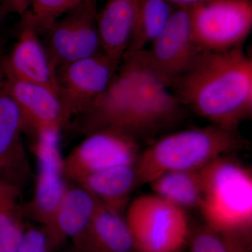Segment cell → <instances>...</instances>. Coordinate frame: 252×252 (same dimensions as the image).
<instances>
[{
	"label": "cell",
	"mask_w": 252,
	"mask_h": 252,
	"mask_svg": "<svg viewBox=\"0 0 252 252\" xmlns=\"http://www.w3.org/2000/svg\"><path fill=\"white\" fill-rule=\"evenodd\" d=\"M107 90L88 109L97 128L136 137L166 128L182 117V105L170 87L135 53L123 58ZM136 139V138H135Z\"/></svg>",
	"instance_id": "6da1fadb"
},
{
	"label": "cell",
	"mask_w": 252,
	"mask_h": 252,
	"mask_svg": "<svg viewBox=\"0 0 252 252\" xmlns=\"http://www.w3.org/2000/svg\"><path fill=\"white\" fill-rule=\"evenodd\" d=\"M170 89L182 105L199 117L230 130L252 117V59L243 46L203 51Z\"/></svg>",
	"instance_id": "7a4b0ae2"
},
{
	"label": "cell",
	"mask_w": 252,
	"mask_h": 252,
	"mask_svg": "<svg viewBox=\"0 0 252 252\" xmlns=\"http://www.w3.org/2000/svg\"><path fill=\"white\" fill-rule=\"evenodd\" d=\"M245 146L238 130L212 124L171 132L140 153L135 165L138 185H149L168 172L201 170Z\"/></svg>",
	"instance_id": "3957f363"
},
{
	"label": "cell",
	"mask_w": 252,
	"mask_h": 252,
	"mask_svg": "<svg viewBox=\"0 0 252 252\" xmlns=\"http://www.w3.org/2000/svg\"><path fill=\"white\" fill-rule=\"evenodd\" d=\"M229 157L203 168V193L198 210L210 228L251 239L252 170Z\"/></svg>",
	"instance_id": "277c9868"
},
{
	"label": "cell",
	"mask_w": 252,
	"mask_h": 252,
	"mask_svg": "<svg viewBox=\"0 0 252 252\" xmlns=\"http://www.w3.org/2000/svg\"><path fill=\"white\" fill-rule=\"evenodd\" d=\"M126 213L136 252H180L189 243L185 210L155 194L134 199Z\"/></svg>",
	"instance_id": "5b68a950"
},
{
	"label": "cell",
	"mask_w": 252,
	"mask_h": 252,
	"mask_svg": "<svg viewBox=\"0 0 252 252\" xmlns=\"http://www.w3.org/2000/svg\"><path fill=\"white\" fill-rule=\"evenodd\" d=\"M189 10L194 39L203 51L243 46L251 33L252 0H212Z\"/></svg>",
	"instance_id": "8992f818"
},
{
	"label": "cell",
	"mask_w": 252,
	"mask_h": 252,
	"mask_svg": "<svg viewBox=\"0 0 252 252\" xmlns=\"http://www.w3.org/2000/svg\"><path fill=\"white\" fill-rule=\"evenodd\" d=\"M203 51L194 39L189 9L176 8L149 49L131 53L137 54L170 89Z\"/></svg>",
	"instance_id": "52a82bcc"
},
{
	"label": "cell",
	"mask_w": 252,
	"mask_h": 252,
	"mask_svg": "<svg viewBox=\"0 0 252 252\" xmlns=\"http://www.w3.org/2000/svg\"><path fill=\"white\" fill-rule=\"evenodd\" d=\"M97 0H84L59 18L46 32V48L57 70L64 64L103 53Z\"/></svg>",
	"instance_id": "ba28073f"
},
{
	"label": "cell",
	"mask_w": 252,
	"mask_h": 252,
	"mask_svg": "<svg viewBox=\"0 0 252 252\" xmlns=\"http://www.w3.org/2000/svg\"><path fill=\"white\" fill-rule=\"evenodd\" d=\"M59 130L35 132L34 151L37 162L34 195L24 215L31 217L41 227L47 226L68 187L64 181V160L60 151Z\"/></svg>",
	"instance_id": "9c48e42d"
},
{
	"label": "cell",
	"mask_w": 252,
	"mask_h": 252,
	"mask_svg": "<svg viewBox=\"0 0 252 252\" xmlns=\"http://www.w3.org/2000/svg\"><path fill=\"white\" fill-rule=\"evenodd\" d=\"M140 153L135 137L112 129L94 130L64 160V173L79 183L86 176L135 165Z\"/></svg>",
	"instance_id": "30bf717a"
},
{
	"label": "cell",
	"mask_w": 252,
	"mask_h": 252,
	"mask_svg": "<svg viewBox=\"0 0 252 252\" xmlns=\"http://www.w3.org/2000/svg\"><path fill=\"white\" fill-rule=\"evenodd\" d=\"M119 66L100 53L58 68L59 97L66 120L76 113L88 110L107 90Z\"/></svg>",
	"instance_id": "8fae6325"
},
{
	"label": "cell",
	"mask_w": 252,
	"mask_h": 252,
	"mask_svg": "<svg viewBox=\"0 0 252 252\" xmlns=\"http://www.w3.org/2000/svg\"><path fill=\"white\" fill-rule=\"evenodd\" d=\"M39 33L28 11L22 16L17 42L9 56L1 61L0 68L3 72L21 80L45 86L59 96L57 70L41 44Z\"/></svg>",
	"instance_id": "7c38bea8"
},
{
	"label": "cell",
	"mask_w": 252,
	"mask_h": 252,
	"mask_svg": "<svg viewBox=\"0 0 252 252\" xmlns=\"http://www.w3.org/2000/svg\"><path fill=\"white\" fill-rule=\"evenodd\" d=\"M28 127L0 69V180L22 189L31 176L23 132Z\"/></svg>",
	"instance_id": "4fadbf2b"
},
{
	"label": "cell",
	"mask_w": 252,
	"mask_h": 252,
	"mask_svg": "<svg viewBox=\"0 0 252 252\" xmlns=\"http://www.w3.org/2000/svg\"><path fill=\"white\" fill-rule=\"evenodd\" d=\"M1 73L6 90L34 133L41 130H61L67 120L57 94L45 86L21 80L2 71Z\"/></svg>",
	"instance_id": "5bb4252c"
},
{
	"label": "cell",
	"mask_w": 252,
	"mask_h": 252,
	"mask_svg": "<svg viewBox=\"0 0 252 252\" xmlns=\"http://www.w3.org/2000/svg\"><path fill=\"white\" fill-rule=\"evenodd\" d=\"M72 243L76 252H136L125 217L99 201L89 224Z\"/></svg>",
	"instance_id": "9a60e30c"
},
{
	"label": "cell",
	"mask_w": 252,
	"mask_h": 252,
	"mask_svg": "<svg viewBox=\"0 0 252 252\" xmlns=\"http://www.w3.org/2000/svg\"><path fill=\"white\" fill-rule=\"evenodd\" d=\"M98 204L82 187L67 188L52 220L45 228L55 249L67 240L73 241L89 224Z\"/></svg>",
	"instance_id": "2e32d148"
},
{
	"label": "cell",
	"mask_w": 252,
	"mask_h": 252,
	"mask_svg": "<svg viewBox=\"0 0 252 252\" xmlns=\"http://www.w3.org/2000/svg\"><path fill=\"white\" fill-rule=\"evenodd\" d=\"M139 1L107 0L97 14L103 53L119 65L128 48Z\"/></svg>",
	"instance_id": "e0dca14e"
},
{
	"label": "cell",
	"mask_w": 252,
	"mask_h": 252,
	"mask_svg": "<svg viewBox=\"0 0 252 252\" xmlns=\"http://www.w3.org/2000/svg\"><path fill=\"white\" fill-rule=\"evenodd\" d=\"M135 165H123L86 176L79 186L105 206L122 213L138 185Z\"/></svg>",
	"instance_id": "ac0fdd59"
},
{
	"label": "cell",
	"mask_w": 252,
	"mask_h": 252,
	"mask_svg": "<svg viewBox=\"0 0 252 252\" xmlns=\"http://www.w3.org/2000/svg\"><path fill=\"white\" fill-rule=\"evenodd\" d=\"M149 185L154 194L185 211L198 209L203 198V169L166 172Z\"/></svg>",
	"instance_id": "d6986e66"
},
{
	"label": "cell",
	"mask_w": 252,
	"mask_h": 252,
	"mask_svg": "<svg viewBox=\"0 0 252 252\" xmlns=\"http://www.w3.org/2000/svg\"><path fill=\"white\" fill-rule=\"evenodd\" d=\"M175 6L166 0H140L127 53L144 49L165 27Z\"/></svg>",
	"instance_id": "ffe728a7"
},
{
	"label": "cell",
	"mask_w": 252,
	"mask_h": 252,
	"mask_svg": "<svg viewBox=\"0 0 252 252\" xmlns=\"http://www.w3.org/2000/svg\"><path fill=\"white\" fill-rule=\"evenodd\" d=\"M21 189L0 180V249L17 252L26 227L23 207L19 203Z\"/></svg>",
	"instance_id": "44dd1931"
},
{
	"label": "cell",
	"mask_w": 252,
	"mask_h": 252,
	"mask_svg": "<svg viewBox=\"0 0 252 252\" xmlns=\"http://www.w3.org/2000/svg\"><path fill=\"white\" fill-rule=\"evenodd\" d=\"M189 252H251V239L222 233L206 225L190 233Z\"/></svg>",
	"instance_id": "7402d4cb"
},
{
	"label": "cell",
	"mask_w": 252,
	"mask_h": 252,
	"mask_svg": "<svg viewBox=\"0 0 252 252\" xmlns=\"http://www.w3.org/2000/svg\"><path fill=\"white\" fill-rule=\"evenodd\" d=\"M79 3V0H32L29 11L39 33L46 32L59 18Z\"/></svg>",
	"instance_id": "603a6c76"
},
{
	"label": "cell",
	"mask_w": 252,
	"mask_h": 252,
	"mask_svg": "<svg viewBox=\"0 0 252 252\" xmlns=\"http://www.w3.org/2000/svg\"><path fill=\"white\" fill-rule=\"evenodd\" d=\"M54 248L43 227L26 228L17 252H52Z\"/></svg>",
	"instance_id": "cb8c5ba5"
},
{
	"label": "cell",
	"mask_w": 252,
	"mask_h": 252,
	"mask_svg": "<svg viewBox=\"0 0 252 252\" xmlns=\"http://www.w3.org/2000/svg\"><path fill=\"white\" fill-rule=\"evenodd\" d=\"M32 0H0L6 16L9 14L22 16L31 9Z\"/></svg>",
	"instance_id": "d4e9b609"
},
{
	"label": "cell",
	"mask_w": 252,
	"mask_h": 252,
	"mask_svg": "<svg viewBox=\"0 0 252 252\" xmlns=\"http://www.w3.org/2000/svg\"><path fill=\"white\" fill-rule=\"evenodd\" d=\"M170 4L175 8H189L193 7L196 5L203 4L212 0H166Z\"/></svg>",
	"instance_id": "484cf974"
},
{
	"label": "cell",
	"mask_w": 252,
	"mask_h": 252,
	"mask_svg": "<svg viewBox=\"0 0 252 252\" xmlns=\"http://www.w3.org/2000/svg\"><path fill=\"white\" fill-rule=\"evenodd\" d=\"M5 16H6V14H5L4 10L2 9V6H1V3H0V23H1V21H3Z\"/></svg>",
	"instance_id": "4316f807"
},
{
	"label": "cell",
	"mask_w": 252,
	"mask_h": 252,
	"mask_svg": "<svg viewBox=\"0 0 252 252\" xmlns=\"http://www.w3.org/2000/svg\"><path fill=\"white\" fill-rule=\"evenodd\" d=\"M79 1H80V2H81V1H84V0H79Z\"/></svg>",
	"instance_id": "83f0119b"
},
{
	"label": "cell",
	"mask_w": 252,
	"mask_h": 252,
	"mask_svg": "<svg viewBox=\"0 0 252 252\" xmlns=\"http://www.w3.org/2000/svg\"><path fill=\"white\" fill-rule=\"evenodd\" d=\"M0 252H1V249H0Z\"/></svg>",
	"instance_id": "f1b7e54d"
},
{
	"label": "cell",
	"mask_w": 252,
	"mask_h": 252,
	"mask_svg": "<svg viewBox=\"0 0 252 252\" xmlns=\"http://www.w3.org/2000/svg\"><path fill=\"white\" fill-rule=\"evenodd\" d=\"M75 252V251H74V252Z\"/></svg>",
	"instance_id": "f546056e"
}]
</instances>
